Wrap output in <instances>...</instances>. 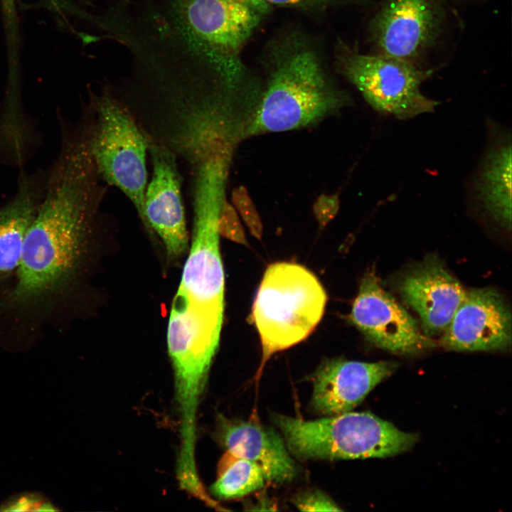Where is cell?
Listing matches in <instances>:
<instances>
[{
    "instance_id": "obj_14",
    "label": "cell",
    "mask_w": 512,
    "mask_h": 512,
    "mask_svg": "<svg viewBox=\"0 0 512 512\" xmlns=\"http://www.w3.org/2000/svg\"><path fill=\"white\" fill-rule=\"evenodd\" d=\"M398 287L403 300L419 315L427 336L443 334L466 292L434 256L408 270Z\"/></svg>"
},
{
    "instance_id": "obj_25",
    "label": "cell",
    "mask_w": 512,
    "mask_h": 512,
    "mask_svg": "<svg viewBox=\"0 0 512 512\" xmlns=\"http://www.w3.org/2000/svg\"><path fill=\"white\" fill-rule=\"evenodd\" d=\"M270 5L300 9H324L341 4H365L370 0H264Z\"/></svg>"
},
{
    "instance_id": "obj_24",
    "label": "cell",
    "mask_w": 512,
    "mask_h": 512,
    "mask_svg": "<svg viewBox=\"0 0 512 512\" xmlns=\"http://www.w3.org/2000/svg\"><path fill=\"white\" fill-rule=\"evenodd\" d=\"M340 206L338 193L321 194L313 205V213L321 228H325L336 215Z\"/></svg>"
},
{
    "instance_id": "obj_11",
    "label": "cell",
    "mask_w": 512,
    "mask_h": 512,
    "mask_svg": "<svg viewBox=\"0 0 512 512\" xmlns=\"http://www.w3.org/2000/svg\"><path fill=\"white\" fill-rule=\"evenodd\" d=\"M146 141L152 176L145 192L144 226L149 235L160 238L167 257L177 260L186 252L189 239L182 197L183 176L170 151Z\"/></svg>"
},
{
    "instance_id": "obj_18",
    "label": "cell",
    "mask_w": 512,
    "mask_h": 512,
    "mask_svg": "<svg viewBox=\"0 0 512 512\" xmlns=\"http://www.w3.org/2000/svg\"><path fill=\"white\" fill-rule=\"evenodd\" d=\"M512 153L511 139L493 142L476 181V196L486 213L507 230L511 227Z\"/></svg>"
},
{
    "instance_id": "obj_12",
    "label": "cell",
    "mask_w": 512,
    "mask_h": 512,
    "mask_svg": "<svg viewBox=\"0 0 512 512\" xmlns=\"http://www.w3.org/2000/svg\"><path fill=\"white\" fill-rule=\"evenodd\" d=\"M349 319L370 342L392 353H415L431 345L414 319L371 271L361 280Z\"/></svg>"
},
{
    "instance_id": "obj_16",
    "label": "cell",
    "mask_w": 512,
    "mask_h": 512,
    "mask_svg": "<svg viewBox=\"0 0 512 512\" xmlns=\"http://www.w3.org/2000/svg\"><path fill=\"white\" fill-rule=\"evenodd\" d=\"M218 427V437L227 452L257 464L266 481L283 484L295 478V463L284 439L273 429L256 420L233 421L223 416Z\"/></svg>"
},
{
    "instance_id": "obj_7",
    "label": "cell",
    "mask_w": 512,
    "mask_h": 512,
    "mask_svg": "<svg viewBox=\"0 0 512 512\" xmlns=\"http://www.w3.org/2000/svg\"><path fill=\"white\" fill-rule=\"evenodd\" d=\"M94 160L102 181L132 202L144 225L147 186V141L134 117L110 83L90 92L83 108Z\"/></svg>"
},
{
    "instance_id": "obj_23",
    "label": "cell",
    "mask_w": 512,
    "mask_h": 512,
    "mask_svg": "<svg viewBox=\"0 0 512 512\" xmlns=\"http://www.w3.org/2000/svg\"><path fill=\"white\" fill-rule=\"evenodd\" d=\"M47 498L41 493L24 492L10 496L0 505V511H39Z\"/></svg>"
},
{
    "instance_id": "obj_26",
    "label": "cell",
    "mask_w": 512,
    "mask_h": 512,
    "mask_svg": "<svg viewBox=\"0 0 512 512\" xmlns=\"http://www.w3.org/2000/svg\"><path fill=\"white\" fill-rule=\"evenodd\" d=\"M6 21H12L15 18V0H1Z\"/></svg>"
},
{
    "instance_id": "obj_15",
    "label": "cell",
    "mask_w": 512,
    "mask_h": 512,
    "mask_svg": "<svg viewBox=\"0 0 512 512\" xmlns=\"http://www.w3.org/2000/svg\"><path fill=\"white\" fill-rule=\"evenodd\" d=\"M395 368V363L388 361L325 360L313 378L311 405L317 412L328 416L350 412Z\"/></svg>"
},
{
    "instance_id": "obj_21",
    "label": "cell",
    "mask_w": 512,
    "mask_h": 512,
    "mask_svg": "<svg viewBox=\"0 0 512 512\" xmlns=\"http://www.w3.org/2000/svg\"><path fill=\"white\" fill-rule=\"evenodd\" d=\"M217 228L219 235L241 245H247L245 234L236 210L226 199L220 208Z\"/></svg>"
},
{
    "instance_id": "obj_20",
    "label": "cell",
    "mask_w": 512,
    "mask_h": 512,
    "mask_svg": "<svg viewBox=\"0 0 512 512\" xmlns=\"http://www.w3.org/2000/svg\"><path fill=\"white\" fill-rule=\"evenodd\" d=\"M231 202L250 233L255 238L260 240L262 236V221L257 208L244 186H239L233 190Z\"/></svg>"
},
{
    "instance_id": "obj_8",
    "label": "cell",
    "mask_w": 512,
    "mask_h": 512,
    "mask_svg": "<svg viewBox=\"0 0 512 512\" xmlns=\"http://www.w3.org/2000/svg\"><path fill=\"white\" fill-rule=\"evenodd\" d=\"M337 63L343 75L377 112L408 119L434 111L437 101L424 95L420 86L433 74L409 61L358 52L341 44Z\"/></svg>"
},
{
    "instance_id": "obj_3",
    "label": "cell",
    "mask_w": 512,
    "mask_h": 512,
    "mask_svg": "<svg viewBox=\"0 0 512 512\" xmlns=\"http://www.w3.org/2000/svg\"><path fill=\"white\" fill-rule=\"evenodd\" d=\"M217 223L193 220L189 252L168 322L177 407L186 414L198 410L220 342L225 277Z\"/></svg>"
},
{
    "instance_id": "obj_19",
    "label": "cell",
    "mask_w": 512,
    "mask_h": 512,
    "mask_svg": "<svg viewBox=\"0 0 512 512\" xmlns=\"http://www.w3.org/2000/svg\"><path fill=\"white\" fill-rule=\"evenodd\" d=\"M265 481L257 464L227 452L220 461L218 477L210 487V491L220 500L234 499L262 489Z\"/></svg>"
},
{
    "instance_id": "obj_13",
    "label": "cell",
    "mask_w": 512,
    "mask_h": 512,
    "mask_svg": "<svg viewBox=\"0 0 512 512\" xmlns=\"http://www.w3.org/2000/svg\"><path fill=\"white\" fill-rule=\"evenodd\" d=\"M444 348L457 351L501 350L511 341V316L501 294L491 288L466 291L442 334Z\"/></svg>"
},
{
    "instance_id": "obj_6",
    "label": "cell",
    "mask_w": 512,
    "mask_h": 512,
    "mask_svg": "<svg viewBox=\"0 0 512 512\" xmlns=\"http://www.w3.org/2000/svg\"><path fill=\"white\" fill-rule=\"evenodd\" d=\"M289 452L300 459L387 457L410 449L415 434L400 431L370 412H353L315 420L276 415Z\"/></svg>"
},
{
    "instance_id": "obj_22",
    "label": "cell",
    "mask_w": 512,
    "mask_h": 512,
    "mask_svg": "<svg viewBox=\"0 0 512 512\" xmlns=\"http://www.w3.org/2000/svg\"><path fill=\"white\" fill-rule=\"evenodd\" d=\"M297 508L303 511H340L341 508L319 490H310L297 495L293 500Z\"/></svg>"
},
{
    "instance_id": "obj_10",
    "label": "cell",
    "mask_w": 512,
    "mask_h": 512,
    "mask_svg": "<svg viewBox=\"0 0 512 512\" xmlns=\"http://www.w3.org/2000/svg\"><path fill=\"white\" fill-rule=\"evenodd\" d=\"M191 33L215 53L242 63L240 53L270 9L264 0H174Z\"/></svg>"
},
{
    "instance_id": "obj_4",
    "label": "cell",
    "mask_w": 512,
    "mask_h": 512,
    "mask_svg": "<svg viewBox=\"0 0 512 512\" xmlns=\"http://www.w3.org/2000/svg\"><path fill=\"white\" fill-rule=\"evenodd\" d=\"M272 51L267 85L247 129L250 134L311 125L348 102L319 53L303 39L287 38Z\"/></svg>"
},
{
    "instance_id": "obj_17",
    "label": "cell",
    "mask_w": 512,
    "mask_h": 512,
    "mask_svg": "<svg viewBox=\"0 0 512 512\" xmlns=\"http://www.w3.org/2000/svg\"><path fill=\"white\" fill-rule=\"evenodd\" d=\"M46 174L21 170L14 197L0 208V292L18 270L25 237L44 192Z\"/></svg>"
},
{
    "instance_id": "obj_9",
    "label": "cell",
    "mask_w": 512,
    "mask_h": 512,
    "mask_svg": "<svg viewBox=\"0 0 512 512\" xmlns=\"http://www.w3.org/2000/svg\"><path fill=\"white\" fill-rule=\"evenodd\" d=\"M450 0H380L368 25L378 53L418 64L437 44Z\"/></svg>"
},
{
    "instance_id": "obj_2",
    "label": "cell",
    "mask_w": 512,
    "mask_h": 512,
    "mask_svg": "<svg viewBox=\"0 0 512 512\" xmlns=\"http://www.w3.org/2000/svg\"><path fill=\"white\" fill-rule=\"evenodd\" d=\"M88 138L61 136L13 284L0 292V345L28 348L44 328L63 327L79 290L107 191Z\"/></svg>"
},
{
    "instance_id": "obj_5",
    "label": "cell",
    "mask_w": 512,
    "mask_h": 512,
    "mask_svg": "<svg viewBox=\"0 0 512 512\" xmlns=\"http://www.w3.org/2000/svg\"><path fill=\"white\" fill-rule=\"evenodd\" d=\"M326 300L319 280L304 267L279 262L267 267L251 313L262 346L257 377L272 355L302 341L314 330Z\"/></svg>"
},
{
    "instance_id": "obj_1",
    "label": "cell",
    "mask_w": 512,
    "mask_h": 512,
    "mask_svg": "<svg viewBox=\"0 0 512 512\" xmlns=\"http://www.w3.org/2000/svg\"><path fill=\"white\" fill-rule=\"evenodd\" d=\"M129 72L111 87L146 140L170 151L187 176L192 208L225 198L240 126V92L208 53L188 38L135 48Z\"/></svg>"
}]
</instances>
